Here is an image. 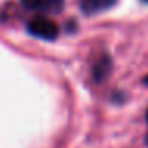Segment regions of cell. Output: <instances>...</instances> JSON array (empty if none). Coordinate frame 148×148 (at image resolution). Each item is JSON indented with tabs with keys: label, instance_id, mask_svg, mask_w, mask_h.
<instances>
[{
	"label": "cell",
	"instance_id": "cell-4",
	"mask_svg": "<svg viewBox=\"0 0 148 148\" xmlns=\"http://www.w3.org/2000/svg\"><path fill=\"white\" fill-rule=\"evenodd\" d=\"M110 71H112V60L109 58L107 55H104V57H101L96 63H95V66H93V77H95V80L103 82V80H106L109 77Z\"/></svg>",
	"mask_w": 148,
	"mask_h": 148
},
{
	"label": "cell",
	"instance_id": "cell-3",
	"mask_svg": "<svg viewBox=\"0 0 148 148\" xmlns=\"http://www.w3.org/2000/svg\"><path fill=\"white\" fill-rule=\"evenodd\" d=\"M115 3H117V0H80L79 6L84 14L95 16L110 10L112 6H115Z\"/></svg>",
	"mask_w": 148,
	"mask_h": 148
},
{
	"label": "cell",
	"instance_id": "cell-1",
	"mask_svg": "<svg viewBox=\"0 0 148 148\" xmlns=\"http://www.w3.org/2000/svg\"><path fill=\"white\" fill-rule=\"evenodd\" d=\"M27 30L30 35L41 40H55L58 36V27L55 22L44 16H38L29 21L27 24Z\"/></svg>",
	"mask_w": 148,
	"mask_h": 148
},
{
	"label": "cell",
	"instance_id": "cell-7",
	"mask_svg": "<svg viewBox=\"0 0 148 148\" xmlns=\"http://www.w3.org/2000/svg\"><path fill=\"white\" fill-rule=\"evenodd\" d=\"M147 145H148V136H147Z\"/></svg>",
	"mask_w": 148,
	"mask_h": 148
},
{
	"label": "cell",
	"instance_id": "cell-5",
	"mask_svg": "<svg viewBox=\"0 0 148 148\" xmlns=\"http://www.w3.org/2000/svg\"><path fill=\"white\" fill-rule=\"evenodd\" d=\"M143 82H145V84H147V85H148V76L145 77V80H143Z\"/></svg>",
	"mask_w": 148,
	"mask_h": 148
},
{
	"label": "cell",
	"instance_id": "cell-2",
	"mask_svg": "<svg viewBox=\"0 0 148 148\" xmlns=\"http://www.w3.org/2000/svg\"><path fill=\"white\" fill-rule=\"evenodd\" d=\"M24 8L41 14H57L62 11L65 0H22Z\"/></svg>",
	"mask_w": 148,
	"mask_h": 148
},
{
	"label": "cell",
	"instance_id": "cell-6",
	"mask_svg": "<svg viewBox=\"0 0 148 148\" xmlns=\"http://www.w3.org/2000/svg\"><path fill=\"white\" fill-rule=\"evenodd\" d=\"M147 121H148V110H147Z\"/></svg>",
	"mask_w": 148,
	"mask_h": 148
},
{
	"label": "cell",
	"instance_id": "cell-8",
	"mask_svg": "<svg viewBox=\"0 0 148 148\" xmlns=\"http://www.w3.org/2000/svg\"><path fill=\"white\" fill-rule=\"evenodd\" d=\"M143 2H145V3H148V0H143Z\"/></svg>",
	"mask_w": 148,
	"mask_h": 148
}]
</instances>
